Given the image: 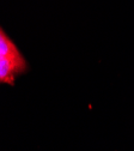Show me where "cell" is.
<instances>
[{
    "instance_id": "1",
    "label": "cell",
    "mask_w": 134,
    "mask_h": 151,
    "mask_svg": "<svg viewBox=\"0 0 134 151\" xmlns=\"http://www.w3.org/2000/svg\"><path fill=\"white\" fill-rule=\"evenodd\" d=\"M27 68L24 58L0 56V83H12L14 76Z\"/></svg>"
},
{
    "instance_id": "2",
    "label": "cell",
    "mask_w": 134,
    "mask_h": 151,
    "mask_svg": "<svg viewBox=\"0 0 134 151\" xmlns=\"http://www.w3.org/2000/svg\"><path fill=\"white\" fill-rule=\"evenodd\" d=\"M0 56L7 58H23L14 43L6 36V34L0 29Z\"/></svg>"
}]
</instances>
